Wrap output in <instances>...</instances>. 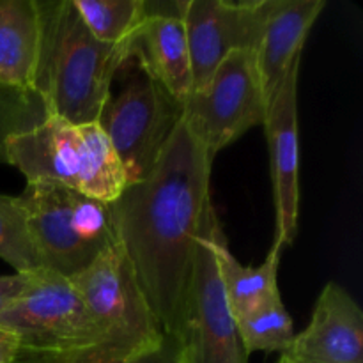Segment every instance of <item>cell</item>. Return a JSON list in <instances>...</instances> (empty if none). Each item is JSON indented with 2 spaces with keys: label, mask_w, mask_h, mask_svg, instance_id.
I'll list each match as a JSON object with an SVG mask.
<instances>
[{
  "label": "cell",
  "mask_w": 363,
  "mask_h": 363,
  "mask_svg": "<svg viewBox=\"0 0 363 363\" xmlns=\"http://www.w3.org/2000/svg\"><path fill=\"white\" fill-rule=\"evenodd\" d=\"M213 158L184 123L147 179L126 186L112 216L138 289L163 333L183 337Z\"/></svg>",
  "instance_id": "obj_1"
},
{
  "label": "cell",
  "mask_w": 363,
  "mask_h": 363,
  "mask_svg": "<svg viewBox=\"0 0 363 363\" xmlns=\"http://www.w3.org/2000/svg\"><path fill=\"white\" fill-rule=\"evenodd\" d=\"M41 52L35 92L46 116L73 124L99 123L117 71L130 59L128 45H106L89 32L73 0L39 2Z\"/></svg>",
  "instance_id": "obj_2"
},
{
  "label": "cell",
  "mask_w": 363,
  "mask_h": 363,
  "mask_svg": "<svg viewBox=\"0 0 363 363\" xmlns=\"http://www.w3.org/2000/svg\"><path fill=\"white\" fill-rule=\"evenodd\" d=\"M0 158L16 167L27 183H59L108 204L128 186L123 165L99 123L73 124L46 116L32 130L7 138Z\"/></svg>",
  "instance_id": "obj_3"
},
{
  "label": "cell",
  "mask_w": 363,
  "mask_h": 363,
  "mask_svg": "<svg viewBox=\"0 0 363 363\" xmlns=\"http://www.w3.org/2000/svg\"><path fill=\"white\" fill-rule=\"evenodd\" d=\"M18 339L13 363H99L101 335L69 279L38 269L27 293L0 314Z\"/></svg>",
  "instance_id": "obj_4"
},
{
  "label": "cell",
  "mask_w": 363,
  "mask_h": 363,
  "mask_svg": "<svg viewBox=\"0 0 363 363\" xmlns=\"http://www.w3.org/2000/svg\"><path fill=\"white\" fill-rule=\"evenodd\" d=\"M46 269L71 277L117 247L112 206L59 183H27L16 197Z\"/></svg>",
  "instance_id": "obj_5"
},
{
  "label": "cell",
  "mask_w": 363,
  "mask_h": 363,
  "mask_svg": "<svg viewBox=\"0 0 363 363\" xmlns=\"http://www.w3.org/2000/svg\"><path fill=\"white\" fill-rule=\"evenodd\" d=\"M128 84L110 96L99 126L108 137L128 186L147 179L184 117V103L174 98L133 57Z\"/></svg>",
  "instance_id": "obj_6"
},
{
  "label": "cell",
  "mask_w": 363,
  "mask_h": 363,
  "mask_svg": "<svg viewBox=\"0 0 363 363\" xmlns=\"http://www.w3.org/2000/svg\"><path fill=\"white\" fill-rule=\"evenodd\" d=\"M69 280L99 325V363H123L162 339L119 245Z\"/></svg>",
  "instance_id": "obj_7"
},
{
  "label": "cell",
  "mask_w": 363,
  "mask_h": 363,
  "mask_svg": "<svg viewBox=\"0 0 363 363\" xmlns=\"http://www.w3.org/2000/svg\"><path fill=\"white\" fill-rule=\"evenodd\" d=\"M266 99L255 50H238L222 60L204 89L184 101L183 123L215 158L255 126H264Z\"/></svg>",
  "instance_id": "obj_8"
},
{
  "label": "cell",
  "mask_w": 363,
  "mask_h": 363,
  "mask_svg": "<svg viewBox=\"0 0 363 363\" xmlns=\"http://www.w3.org/2000/svg\"><path fill=\"white\" fill-rule=\"evenodd\" d=\"M272 0H188L183 21L190 50L194 91L211 80L229 53L257 50Z\"/></svg>",
  "instance_id": "obj_9"
},
{
  "label": "cell",
  "mask_w": 363,
  "mask_h": 363,
  "mask_svg": "<svg viewBox=\"0 0 363 363\" xmlns=\"http://www.w3.org/2000/svg\"><path fill=\"white\" fill-rule=\"evenodd\" d=\"M181 340L184 363H248L250 357L227 303L215 255L206 243L204 223L199 238L186 323Z\"/></svg>",
  "instance_id": "obj_10"
},
{
  "label": "cell",
  "mask_w": 363,
  "mask_h": 363,
  "mask_svg": "<svg viewBox=\"0 0 363 363\" xmlns=\"http://www.w3.org/2000/svg\"><path fill=\"white\" fill-rule=\"evenodd\" d=\"M301 57L294 60L282 87L273 98L266 117V135L272 162L273 195L277 211L275 243L293 245L300 211V172H298V74Z\"/></svg>",
  "instance_id": "obj_11"
},
{
  "label": "cell",
  "mask_w": 363,
  "mask_h": 363,
  "mask_svg": "<svg viewBox=\"0 0 363 363\" xmlns=\"http://www.w3.org/2000/svg\"><path fill=\"white\" fill-rule=\"evenodd\" d=\"M282 357L291 363H363V312L340 284H326L311 325Z\"/></svg>",
  "instance_id": "obj_12"
},
{
  "label": "cell",
  "mask_w": 363,
  "mask_h": 363,
  "mask_svg": "<svg viewBox=\"0 0 363 363\" xmlns=\"http://www.w3.org/2000/svg\"><path fill=\"white\" fill-rule=\"evenodd\" d=\"M183 6L176 13L151 11L147 6V14L130 41V57L181 103L194 92Z\"/></svg>",
  "instance_id": "obj_13"
},
{
  "label": "cell",
  "mask_w": 363,
  "mask_h": 363,
  "mask_svg": "<svg viewBox=\"0 0 363 363\" xmlns=\"http://www.w3.org/2000/svg\"><path fill=\"white\" fill-rule=\"evenodd\" d=\"M325 0H272L255 55L268 103L282 87L294 60L303 52L312 25L325 9Z\"/></svg>",
  "instance_id": "obj_14"
},
{
  "label": "cell",
  "mask_w": 363,
  "mask_h": 363,
  "mask_svg": "<svg viewBox=\"0 0 363 363\" xmlns=\"http://www.w3.org/2000/svg\"><path fill=\"white\" fill-rule=\"evenodd\" d=\"M204 238L215 255L216 269L234 319L248 314L262 301L280 293L277 275L282 248L279 245H273L272 252L261 266H243L229 250L213 206L208 209L204 220Z\"/></svg>",
  "instance_id": "obj_15"
},
{
  "label": "cell",
  "mask_w": 363,
  "mask_h": 363,
  "mask_svg": "<svg viewBox=\"0 0 363 363\" xmlns=\"http://www.w3.org/2000/svg\"><path fill=\"white\" fill-rule=\"evenodd\" d=\"M41 52V7L38 0H0V84L35 94Z\"/></svg>",
  "instance_id": "obj_16"
},
{
  "label": "cell",
  "mask_w": 363,
  "mask_h": 363,
  "mask_svg": "<svg viewBox=\"0 0 363 363\" xmlns=\"http://www.w3.org/2000/svg\"><path fill=\"white\" fill-rule=\"evenodd\" d=\"M82 21L98 41L128 45L147 14L145 0H73Z\"/></svg>",
  "instance_id": "obj_17"
},
{
  "label": "cell",
  "mask_w": 363,
  "mask_h": 363,
  "mask_svg": "<svg viewBox=\"0 0 363 363\" xmlns=\"http://www.w3.org/2000/svg\"><path fill=\"white\" fill-rule=\"evenodd\" d=\"M236 325L248 354L255 351L284 353L294 337L293 321L287 308L284 307L280 293L262 301L248 314L238 318Z\"/></svg>",
  "instance_id": "obj_18"
},
{
  "label": "cell",
  "mask_w": 363,
  "mask_h": 363,
  "mask_svg": "<svg viewBox=\"0 0 363 363\" xmlns=\"http://www.w3.org/2000/svg\"><path fill=\"white\" fill-rule=\"evenodd\" d=\"M0 259L13 266L16 273L45 268L23 209L16 197L7 195H0Z\"/></svg>",
  "instance_id": "obj_19"
},
{
  "label": "cell",
  "mask_w": 363,
  "mask_h": 363,
  "mask_svg": "<svg viewBox=\"0 0 363 363\" xmlns=\"http://www.w3.org/2000/svg\"><path fill=\"white\" fill-rule=\"evenodd\" d=\"M45 117L46 110L39 96L0 84V155L7 138L32 130Z\"/></svg>",
  "instance_id": "obj_20"
},
{
  "label": "cell",
  "mask_w": 363,
  "mask_h": 363,
  "mask_svg": "<svg viewBox=\"0 0 363 363\" xmlns=\"http://www.w3.org/2000/svg\"><path fill=\"white\" fill-rule=\"evenodd\" d=\"M123 363H184L183 340L179 337L163 333L158 342L138 351Z\"/></svg>",
  "instance_id": "obj_21"
},
{
  "label": "cell",
  "mask_w": 363,
  "mask_h": 363,
  "mask_svg": "<svg viewBox=\"0 0 363 363\" xmlns=\"http://www.w3.org/2000/svg\"><path fill=\"white\" fill-rule=\"evenodd\" d=\"M32 277L34 272L0 277V314L27 293L32 284Z\"/></svg>",
  "instance_id": "obj_22"
},
{
  "label": "cell",
  "mask_w": 363,
  "mask_h": 363,
  "mask_svg": "<svg viewBox=\"0 0 363 363\" xmlns=\"http://www.w3.org/2000/svg\"><path fill=\"white\" fill-rule=\"evenodd\" d=\"M18 354V339L0 326V363H13Z\"/></svg>",
  "instance_id": "obj_23"
},
{
  "label": "cell",
  "mask_w": 363,
  "mask_h": 363,
  "mask_svg": "<svg viewBox=\"0 0 363 363\" xmlns=\"http://www.w3.org/2000/svg\"><path fill=\"white\" fill-rule=\"evenodd\" d=\"M277 363H291V362H289V360H286V358H284V357H280V360L277 362Z\"/></svg>",
  "instance_id": "obj_24"
}]
</instances>
